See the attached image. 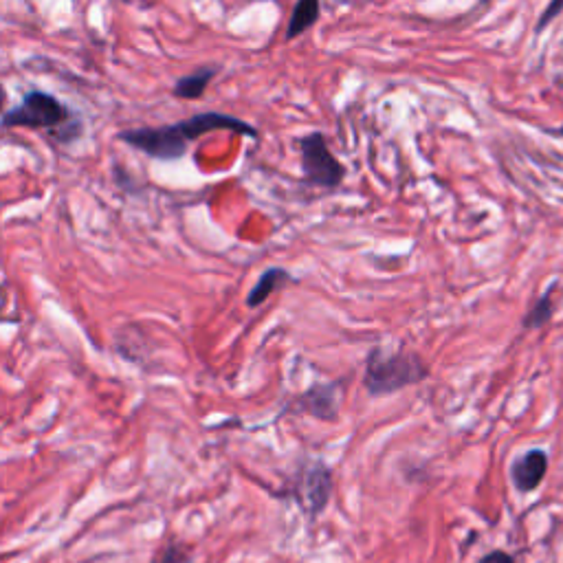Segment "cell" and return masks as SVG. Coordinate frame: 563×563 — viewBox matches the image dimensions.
<instances>
[{
  "label": "cell",
  "mask_w": 563,
  "mask_h": 563,
  "mask_svg": "<svg viewBox=\"0 0 563 563\" xmlns=\"http://www.w3.org/2000/svg\"><path fill=\"white\" fill-rule=\"evenodd\" d=\"M480 563H513V559L506 555V553H500V550H495V553L487 555Z\"/></svg>",
  "instance_id": "4fadbf2b"
},
{
  "label": "cell",
  "mask_w": 563,
  "mask_h": 563,
  "mask_svg": "<svg viewBox=\"0 0 563 563\" xmlns=\"http://www.w3.org/2000/svg\"><path fill=\"white\" fill-rule=\"evenodd\" d=\"M5 106H7V93H5L3 84H0V113H3Z\"/></svg>",
  "instance_id": "5bb4252c"
},
{
  "label": "cell",
  "mask_w": 563,
  "mask_h": 563,
  "mask_svg": "<svg viewBox=\"0 0 563 563\" xmlns=\"http://www.w3.org/2000/svg\"><path fill=\"white\" fill-rule=\"evenodd\" d=\"M330 489H333L330 469L324 465V462H313L304 473V491H306L308 509L313 513L322 511L330 498Z\"/></svg>",
  "instance_id": "52a82bcc"
},
{
  "label": "cell",
  "mask_w": 563,
  "mask_h": 563,
  "mask_svg": "<svg viewBox=\"0 0 563 563\" xmlns=\"http://www.w3.org/2000/svg\"><path fill=\"white\" fill-rule=\"evenodd\" d=\"M319 14H322V5L317 0H297L291 11L289 27H286V40H295L304 31L311 29L319 20Z\"/></svg>",
  "instance_id": "9c48e42d"
},
{
  "label": "cell",
  "mask_w": 563,
  "mask_h": 563,
  "mask_svg": "<svg viewBox=\"0 0 563 563\" xmlns=\"http://www.w3.org/2000/svg\"><path fill=\"white\" fill-rule=\"evenodd\" d=\"M73 110L64 106L58 97L42 91H31L22 99L20 106L7 110L3 115L5 128H36V130H58L64 126L82 128L80 121L71 124Z\"/></svg>",
  "instance_id": "3957f363"
},
{
  "label": "cell",
  "mask_w": 563,
  "mask_h": 563,
  "mask_svg": "<svg viewBox=\"0 0 563 563\" xmlns=\"http://www.w3.org/2000/svg\"><path fill=\"white\" fill-rule=\"evenodd\" d=\"M289 282H293V278H291V273L286 271V269H282V267H271V269H267V271H264V273L260 275V278H258L256 286H253V289L249 291V295H247V306H249V308L262 306L275 291L282 289V286H286Z\"/></svg>",
  "instance_id": "ba28073f"
},
{
  "label": "cell",
  "mask_w": 563,
  "mask_h": 563,
  "mask_svg": "<svg viewBox=\"0 0 563 563\" xmlns=\"http://www.w3.org/2000/svg\"><path fill=\"white\" fill-rule=\"evenodd\" d=\"M214 130H231L238 132V135L258 137V130L238 117L223 115V113H201L172 126L124 130L119 135V139L130 148L146 152L152 159L174 161L183 157L187 152V146H190V141Z\"/></svg>",
  "instance_id": "6da1fadb"
},
{
  "label": "cell",
  "mask_w": 563,
  "mask_h": 563,
  "mask_svg": "<svg viewBox=\"0 0 563 563\" xmlns=\"http://www.w3.org/2000/svg\"><path fill=\"white\" fill-rule=\"evenodd\" d=\"M553 291H555V284H550L548 289L537 297V302L533 304L531 311H528L526 317L522 319V330H539V328H544L550 319H553V315H555Z\"/></svg>",
  "instance_id": "30bf717a"
},
{
  "label": "cell",
  "mask_w": 563,
  "mask_h": 563,
  "mask_svg": "<svg viewBox=\"0 0 563 563\" xmlns=\"http://www.w3.org/2000/svg\"><path fill=\"white\" fill-rule=\"evenodd\" d=\"M548 135H555V137H563V126L555 128V130H548Z\"/></svg>",
  "instance_id": "9a60e30c"
},
{
  "label": "cell",
  "mask_w": 563,
  "mask_h": 563,
  "mask_svg": "<svg viewBox=\"0 0 563 563\" xmlns=\"http://www.w3.org/2000/svg\"><path fill=\"white\" fill-rule=\"evenodd\" d=\"M548 471V454L544 449H528L513 462L511 467V478L517 491L531 493L539 484H542L544 476Z\"/></svg>",
  "instance_id": "8992f818"
},
{
  "label": "cell",
  "mask_w": 563,
  "mask_h": 563,
  "mask_svg": "<svg viewBox=\"0 0 563 563\" xmlns=\"http://www.w3.org/2000/svg\"><path fill=\"white\" fill-rule=\"evenodd\" d=\"M339 394V383L313 385L295 401V410L319 418V421H335L339 414Z\"/></svg>",
  "instance_id": "5b68a950"
},
{
  "label": "cell",
  "mask_w": 563,
  "mask_h": 563,
  "mask_svg": "<svg viewBox=\"0 0 563 563\" xmlns=\"http://www.w3.org/2000/svg\"><path fill=\"white\" fill-rule=\"evenodd\" d=\"M561 11H563V0H557V3H555V0H553V3H550V5L546 7V11H544V14H542V18H539V20H537V25H535V33H542V31H544V29H546V27L550 25V22H553V20H555V18H557V16L561 14Z\"/></svg>",
  "instance_id": "7c38bea8"
},
{
  "label": "cell",
  "mask_w": 563,
  "mask_h": 563,
  "mask_svg": "<svg viewBox=\"0 0 563 563\" xmlns=\"http://www.w3.org/2000/svg\"><path fill=\"white\" fill-rule=\"evenodd\" d=\"M216 73V69H201L181 77V80L174 84V95L181 99H198L205 93V88L214 80Z\"/></svg>",
  "instance_id": "8fae6325"
},
{
  "label": "cell",
  "mask_w": 563,
  "mask_h": 563,
  "mask_svg": "<svg viewBox=\"0 0 563 563\" xmlns=\"http://www.w3.org/2000/svg\"><path fill=\"white\" fill-rule=\"evenodd\" d=\"M302 152V172L308 185L324 187V190H335L344 183L346 168L328 148L326 137L322 132H311L300 141Z\"/></svg>",
  "instance_id": "277c9868"
},
{
  "label": "cell",
  "mask_w": 563,
  "mask_h": 563,
  "mask_svg": "<svg viewBox=\"0 0 563 563\" xmlns=\"http://www.w3.org/2000/svg\"><path fill=\"white\" fill-rule=\"evenodd\" d=\"M429 377L427 363L410 350L385 352L381 346L372 348L363 370V388L370 396H390Z\"/></svg>",
  "instance_id": "7a4b0ae2"
}]
</instances>
